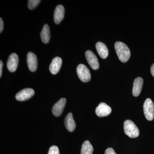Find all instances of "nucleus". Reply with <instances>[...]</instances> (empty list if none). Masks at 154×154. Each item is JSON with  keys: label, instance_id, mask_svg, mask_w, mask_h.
Wrapping results in <instances>:
<instances>
[{"label": "nucleus", "instance_id": "1", "mask_svg": "<svg viewBox=\"0 0 154 154\" xmlns=\"http://www.w3.org/2000/svg\"><path fill=\"white\" fill-rule=\"evenodd\" d=\"M119 60L126 62L130 57V51L126 44L121 42H116L114 45Z\"/></svg>", "mask_w": 154, "mask_h": 154}, {"label": "nucleus", "instance_id": "2", "mask_svg": "<svg viewBox=\"0 0 154 154\" xmlns=\"http://www.w3.org/2000/svg\"><path fill=\"white\" fill-rule=\"evenodd\" d=\"M125 133L131 138L137 137L139 136L140 131L138 128L133 122L127 120L124 123Z\"/></svg>", "mask_w": 154, "mask_h": 154}, {"label": "nucleus", "instance_id": "3", "mask_svg": "<svg viewBox=\"0 0 154 154\" xmlns=\"http://www.w3.org/2000/svg\"><path fill=\"white\" fill-rule=\"evenodd\" d=\"M77 73L81 81L88 82L91 79V74L89 69L83 64H80L77 68Z\"/></svg>", "mask_w": 154, "mask_h": 154}, {"label": "nucleus", "instance_id": "4", "mask_svg": "<svg viewBox=\"0 0 154 154\" xmlns=\"http://www.w3.org/2000/svg\"><path fill=\"white\" fill-rule=\"evenodd\" d=\"M145 116L148 120L152 121L154 118V104L150 99H146L143 104Z\"/></svg>", "mask_w": 154, "mask_h": 154}, {"label": "nucleus", "instance_id": "5", "mask_svg": "<svg viewBox=\"0 0 154 154\" xmlns=\"http://www.w3.org/2000/svg\"><path fill=\"white\" fill-rule=\"evenodd\" d=\"M34 91L31 88H26L17 93L16 98L19 101L28 100L34 95Z\"/></svg>", "mask_w": 154, "mask_h": 154}, {"label": "nucleus", "instance_id": "6", "mask_svg": "<svg viewBox=\"0 0 154 154\" xmlns=\"http://www.w3.org/2000/svg\"><path fill=\"white\" fill-rule=\"evenodd\" d=\"M85 56L87 61L93 69L97 70L99 68L98 59L94 53L90 50L87 51L85 53Z\"/></svg>", "mask_w": 154, "mask_h": 154}, {"label": "nucleus", "instance_id": "7", "mask_svg": "<svg viewBox=\"0 0 154 154\" xmlns=\"http://www.w3.org/2000/svg\"><path fill=\"white\" fill-rule=\"evenodd\" d=\"M19 63V57L16 53H12L10 55L7 62V67L9 71L14 72L16 71Z\"/></svg>", "mask_w": 154, "mask_h": 154}, {"label": "nucleus", "instance_id": "8", "mask_svg": "<svg viewBox=\"0 0 154 154\" xmlns=\"http://www.w3.org/2000/svg\"><path fill=\"white\" fill-rule=\"evenodd\" d=\"M111 108L106 103L102 102L98 105L96 109V115L99 117L107 116L111 113Z\"/></svg>", "mask_w": 154, "mask_h": 154}, {"label": "nucleus", "instance_id": "9", "mask_svg": "<svg viewBox=\"0 0 154 154\" xmlns=\"http://www.w3.org/2000/svg\"><path fill=\"white\" fill-rule=\"evenodd\" d=\"M66 100L65 98H61L60 100H59L56 104H54L53 107L52 112L54 116L58 117L60 116L63 113Z\"/></svg>", "mask_w": 154, "mask_h": 154}, {"label": "nucleus", "instance_id": "10", "mask_svg": "<svg viewBox=\"0 0 154 154\" xmlns=\"http://www.w3.org/2000/svg\"><path fill=\"white\" fill-rule=\"evenodd\" d=\"M27 62L28 68L31 72L36 71L37 67V59L36 55L31 52L27 54Z\"/></svg>", "mask_w": 154, "mask_h": 154}, {"label": "nucleus", "instance_id": "11", "mask_svg": "<svg viewBox=\"0 0 154 154\" xmlns=\"http://www.w3.org/2000/svg\"><path fill=\"white\" fill-rule=\"evenodd\" d=\"M62 63V59L60 57H56L52 60V62L49 66V70L53 75H56L59 72Z\"/></svg>", "mask_w": 154, "mask_h": 154}, {"label": "nucleus", "instance_id": "12", "mask_svg": "<svg viewBox=\"0 0 154 154\" xmlns=\"http://www.w3.org/2000/svg\"><path fill=\"white\" fill-rule=\"evenodd\" d=\"M65 9L63 6L59 5L56 8L54 15V19L55 24H59L64 17Z\"/></svg>", "mask_w": 154, "mask_h": 154}, {"label": "nucleus", "instance_id": "13", "mask_svg": "<svg viewBox=\"0 0 154 154\" xmlns=\"http://www.w3.org/2000/svg\"><path fill=\"white\" fill-rule=\"evenodd\" d=\"M143 80L141 77H138L134 80L133 88L132 94L135 97L139 96L143 85Z\"/></svg>", "mask_w": 154, "mask_h": 154}, {"label": "nucleus", "instance_id": "14", "mask_svg": "<svg viewBox=\"0 0 154 154\" xmlns=\"http://www.w3.org/2000/svg\"><path fill=\"white\" fill-rule=\"evenodd\" d=\"M65 125L67 130L70 132H72L75 130L76 124L72 113H69L66 116L65 119Z\"/></svg>", "mask_w": 154, "mask_h": 154}, {"label": "nucleus", "instance_id": "15", "mask_svg": "<svg viewBox=\"0 0 154 154\" xmlns=\"http://www.w3.org/2000/svg\"><path fill=\"white\" fill-rule=\"evenodd\" d=\"M96 49L99 56L102 58L105 59L108 55V50L106 45L102 42H97L96 45Z\"/></svg>", "mask_w": 154, "mask_h": 154}, {"label": "nucleus", "instance_id": "16", "mask_svg": "<svg viewBox=\"0 0 154 154\" xmlns=\"http://www.w3.org/2000/svg\"><path fill=\"white\" fill-rule=\"evenodd\" d=\"M40 37L43 43L47 44L49 42L50 38V32L49 26L47 24H45L43 26L40 33Z\"/></svg>", "mask_w": 154, "mask_h": 154}, {"label": "nucleus", "instance_id": "17", "mask_svg": "<svg viewBox=\"0 0 154 154\" xmlns=\"http://www.w3.org/2000/svg\"><path fill=\"white\" fill-rule=\"evenodd\" d=\"M94 148L88 140L83 143L81 149V154H93Z\"/></svg>", "mask_w": 154, "mask_h": 154}, {"label": "nucleus", "instance_id": "18", "mask_svg": "<svg viewBox=\"0 0 154 154\" xmlns=\"http://www.w3.org/2000/svg\"><path fill=\"white\" fill-rule=\"evenodd\" d=\"M41 2L40 0H29L28 1V8L30 10H33L36 8L39 3Z\"/></svg>", "mask_w": 154, "mask_h": 154}, {"label": "nucleus", "instance_id": "19", "mask_svg": "<svg viewBox=\"0 0 154 154\" xmlns=\"http://www.w3.org/2000/svg\"><path fill=\"white\" fill-rule=\"evenodd\" d=\"M48 154H60L59 150L57 146H51L50 148Z\"/></svg>", "mask_w": 154, "mask_h": 154}, {"label": "nucleus", "instance_id": "20", "mask_svg": "<svg viewBox=\"0 0 154 154\" xmlns=\"http://www.w3.org/2000/svg\"><path fill=\"white\" fill-rule=\"evenodd\" d=\"M105 154H116L114 151L113 149L111 148H108L106 150L105 152Z\"/></svg>", "mask_w": 154, "mask_h": 154}, {"label": "nucleus", "instance_id": "21", "mask_svg": "<svg viewBox=\"0 0 154 154\" xmlns=\"http://www.w3.org/2000/svg\"><path fill=\"white\" fill-rule=\"evenodd\" d=\"M3 29H4V22L2 19V18H0V32L1 33L2 32Z\"/></svg>", "mask_w": 154, "mask_h": 154}, {"label": "nucleus", "instance_id": "22", "mask_svg": "<svg viewBox=\"0 0 154 154\" xmlns=\"http://www.w3.org/2000/svg\"><path fill=\"white\" fill-rule=\"evenodd\" d=\"M3 63L2 60L0 61V77H2V68Z\"/></svg>", "mask_w": 154, "mask_h": 154}, {"label": "nucleus", "instance_id": "23", "mask_svg": "<svg viewBox=\"0 0 154 154\" xmlns=\"http://www.w3.org/2000/svg\"><path fill=\"white\" fill-rule=\"evenodd\" d=\"M151 72L152 75L154 77V63L153 64L151 68Z\"/></svg>", "mask_w": 154, "mask_h": 154}]
</instances>
